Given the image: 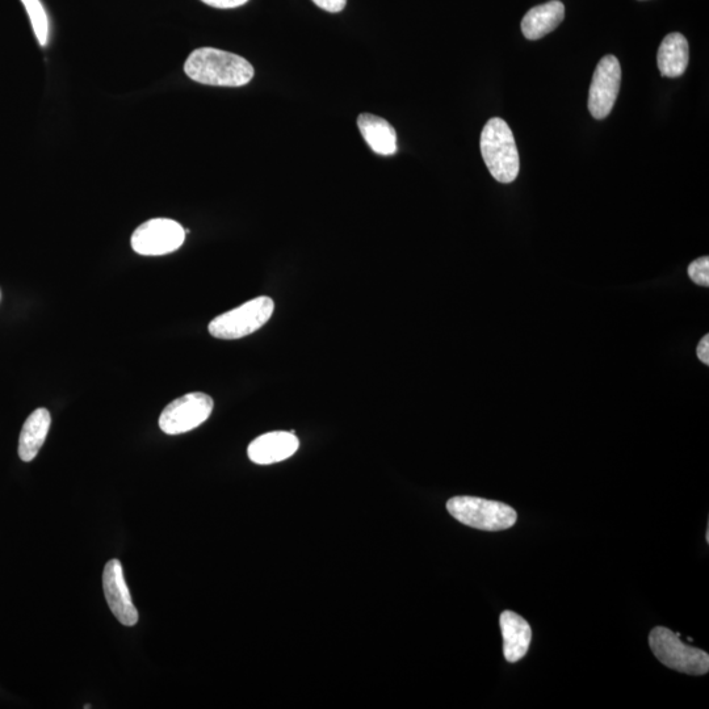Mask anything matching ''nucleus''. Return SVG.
<instances>
[{
  "instance_id": "obj_9",
  "label": "nucleus",
  "mask_w": 709,
  "mask_h": 709,
  "mask_svg": "<svg viewBox=\"0 0 709 709\" xmlns=\"http://www.w3.org/2000/svg\"><path fill=\"white\" fill-rule=\"evenodd\" d=\"M103 589L112 614L125 627H133L138 622V611L130 597L125 582L123 565L119 560L107 562L103 572Z\"/></svg>"
},
{
  "instance_id": "obj_15",
  "label": "nucleus",
  "mask_w": 709,
  "mask_h": 709,
  "mask_svg": "<svg viewBox=\"0 0 709 709\" xmlns=\"http://www.w3.org/2000/svg\"><path fill=\"white\" fill-rule=\"evenodd\" d=\"M358 127L369 148L379 155H393L397 151V133L387 120L363 113L358 117Z\"/></svg>"
},
{
  "instance_id": "obj_13",
  "label": "nucleus",
  "mask_w": 709,
  "mask_h": 709,
  "mask_svg": "<svg viewBox=\"0 0 709 709\" xmlns=\"http://www.w3.org/2000/svg\"><path fill=\"white\" fill-rule=\"evenodd\" d=\"M52 423L48 410L41 408L33 411L25 421L19 439V456L24 463L35 459L44 446Z\"/></svg>"
},
{
  "instance_id": "obj_8",
  "label": "nucleus",
  "mask_w": 709,
  "mask_h": 709,
  "mask_svg": "<svg viewBox=\"0 0 709 709\" xmlns=\"http://www.w3.org/2000/svg\"><path fill=\"white\" fill-rule=\"evenodd\" d=\"M622 83V67L615 56L603 57L593 75L590 86L589 111L597 120L606 119L610 115L616 99H618Z\"/></svg>"
},
{
  "instance_id": "obj_18",
  "label": "nucleus",
  "mask_w": 709,
  "mask_h": 709,
  "mask_svg": "<svg viewBox=\"0 0 709 709\" xmlns=\"http://www.w3.org/2000/svg\"><path fill=\"white\" fill-rule=\"evenodd\" d=\"M313 3L322 8L323 11L338 14L346 7L347 0H313Z\"/></svg>"
},
{
  "instance_id": "obj_14",
  "label": "nucleus",
  "mask_w": 709,
  "mask_h": 709,
  "mask_svg": "<svg viewBox=\"0 0 709 709\" xmlns=\"http://www.w3.org/2000/svg\"><path fill=\"white\" fill-rule=\"evenodd\" d=\"M688 60H690V50L686 37L681 33H670L662 41L658 49V69L662 77L678 78L685 74Z\"/></svg>"
},
{
  "instance_id": "obj_19",
  "label": "nucleus",
  "mask_w": 709,
  "mask_h": 709,
  "mask_svg": "<svg viewBox=\"0 0 709 709\" xmlns=\"http://www.w3.org/2000/svg\"><path fill=\"white\" fill-rule=\"evenodd\" d=\"M201 2L208 4V6L211 7L228 10V8L241 7L243 4L249 2V0H201Z\"/></svg>"
},
{
  "instance_id": "obj_5",
  "label": "nucleus",
  "mask_w": 709,
  "mask_h": 709,
  "mask_svg": "<svg viewBox=\"0 0 709 709\" xmlns=\"http://www.w3.org/2000/svg\"><path fill=\"white\" fill-rule=\"evenodd\" d=\"M274 310L275 304L270 297H257L216 317L209 323V333L225 341L245 338L266 325Z\"/></svg>"
},
{
  "instance_id": "obj_4",
  "label": "nucleus",
  "mask_w": 709,
  "mask_h": 709,
  "mask_svg": "<svg viewBox=\"0 0 709 709\" xmlns=\"http://www.w3.org/2000/svg\"><path fill=\"white\" fill-rule=\"evenodd\" d=\"M649 646L657 660L669 669L694 677L708 673L709 654L683 643L681 633H675L665 627H656L650 632Z\"/></svg>"
},
{
  "instance_id": "obj_1",
  "label": "nucleus",
  "mask_w": 709,
  "mask_h": 709,
  "mask_svg": "<svg viewBox=\"0 0 709 709\" xmlns=\"http://www.w3.org/2000/svg\"><path fill=\"white\" fill-rule=\"evenodd\" d=\"M188 77L201 85L242 87L254 78V67L237 54L215 48H200L184 64Z\"/></svg>"
},
{
  "instance_id": "obj_7",
  "label": "nucleus",
  "mask_w": 709,
  "mask_h": 709,
  "mask_svg": "<svg viewBox=\"0 0 709 709\" xmlns=\"http://www.w3.org/2000/svg\"><path fill=\"white\" fill-rule=\"evenodd\" d=\"M213 406L208 394L188 393L166 406L159 417V427L167 435L186 434L211 417Z\"/></svg>"
},
{
  "instance_id": "obj_6",
  "label": "nucleus",
  "mask_w": 709,
  "mask_h": 709,
  "mask_svg": "<svg viewBox=\"0 0 709 709\" xmlns=\"http://www.w3.org/2000/svg\"><path fill=\"white\" fill-rule=\"evenodd\" d=\"M186 241V230L170 218H153L138 226L130 243L137 254L161 257L174 253Z\"/></svg>"
},
{
  "instance_id": "obj_2",
  "label": "nucleus",
  "mask_w": 709,
  "mask_h": 709,
  "mask_svg": "<svg viewBox=\"0 0 709 709\" xmlns=\"http://www.w3.org/2000/svg\"><path fill=\"white\" fill-rule=\"evenodd\" d=\"M481 154L490 174L499 183H513L519 174V153L505 120L494 117L481 133Z\"/></svg>"
},
{
  "instance_id": "obj_20",
  "label": "nucleus",
  "mask_w": 709,
  "mask_h": 709,
  "mask_svg": "<svg viewBox=\"0 0 709 709\" xmlns=\"http://www.w3.org/2000/svg\"><path fill=\"white\" fill-rule=\"evenodd\" d=\"M696 354H698V358L700 362L706 364L708 366L709 364V335H704V338L702 341H700L698 348H696Z\"/></svg>"
},
{
  "instance_id": "obj_11",
  "label": "nucleus",
  "mask_w": 709,
  "mask_h": 709,
  "mask_svg": "<svg viewBox=\"0 0 709 709\" xmlns=\"http://www.w3.org/2000/svg\"><path fill=\"white\" fill-rule=\"evenodd\" d=\"M503 636V656L507 662L515 664L526 657L532 640L531 625L522 616L513 611H503L501 619Z\"/></svg>"
},
{
  "instance_id": "obj_12",
  "label": "nucleus",
  "mask_w": 709,
  "mask_h": 709,
  "mask_svg": "<svg viewBox=\"0 0 709 709\" xmlns=\"http://www.w3.org/2000/svg\"><path fill=\"white\" fill-rule=\"evenodd\" d=\"M565 18V7L560 0L531 8L522 20V32L528 40H540L555 31Z\"/></svg>"
},
{
  "instance_id": "obj_10",
  "label": "nucleus",
  "mask_w": 709,
  "mask_h": 709,
  "mask_svg": "<svg viewBox=\"0 0 709 709\" xmlns=\"http://www.w3.org/2000/svg\"><path fill=\"white\" fill-rule=\"evenodd\" d=\"M299 447V439L293 432L274 431L253 440L247 448V455L255 464L270 465L289 459Z\"/></svg>"
},
{
  "instance_id": "obj_17",
  "label": "nucleus",
  "mask_w": 709,
  "mask_h": 709,
  "mask_svg": "<svg viewBox=\"0 0 709 709\" xmlns=\"http://www.w3.org/2000/svg\"><path fill=\"white\" fill-rule=\"evenodd\" d=\"M688 276L695 284L708 287L709 285V258L703 257L694 260L688 266Z\"/></svg>"
},
{
  "instance_id": "obj_3",
  "label": "nucleus",
  "mask_w": 709,
  "mask_h": 709,
  "mask_svg": "<svg viewBox=\"0 0 709 709\" xmlns=\"http://www.w3.org/2000/svg\"><path fill=\"white\" fill-rule=\"evenodd\" d=\"M447 510L464 526L476 530L498 532L515 526L518 514L506 503L477 497H455L447 502Z\"/></svg>"
},
{
  "instance_id": "obj_16",
  "label": "nucleus",
  "mask_w": 709,
  "mask_h": 709,
  "mask_svg": "<svg viewBox=\"0 0 709 709\" xmlns=\"http://www.w3.org/2000/svg\"><path fill=\"white\" fill-rule=\"evenodd\" d=\"M22 2L31 19L37 41L41 46H45L49 41V19L43 3L40 0H22Z\"/></svg>"
}]
</instances>
